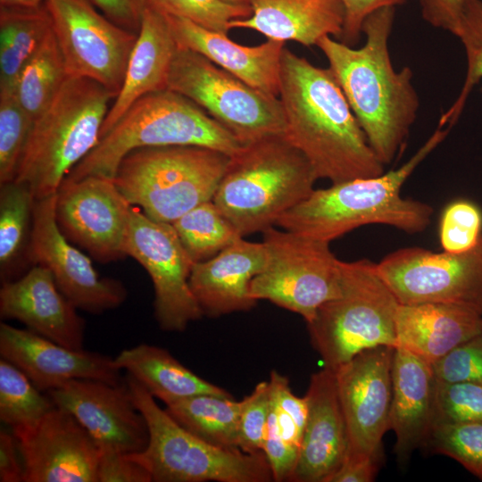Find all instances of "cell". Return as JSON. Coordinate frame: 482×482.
<instances>
[{
    "instance_id": "ac0fdd59",
    "label": "cell",
    "mask_w": 482,
    "mask_h": 482,
    "mask_svg": "<svg viewBox=\"0 0 482 482\" xmlns=\"http://www.w3.org/2000/svg\"><path fill=\"white\" fill-rule=\"evenodd\" d=\"M23 482H98L100 448L65 409L54 405L36 425L12 431Z\"/></svg>"
},
{
    "instance_id": "2e32d148",
    "label": "cell",
    "mask_w": 482,
    "mask_h": 482,
    "mask_svg": "<svg viewBox=\"0 0 482 482\" xmlns=\"http://www.w3.org/2000/svg\"><path fill=\"white\" fill-rule=\"evenodd\" d=\"M55 194L35 200L29 259L51 272L59 290L78 309L102 314L127 299L125 286L101 277L91 260L61 232L55 220Z\"/></svg>"
},
{
    "instance_id": "bcb514c9",
    "label": "cell",
    "mask_w": 482,
    "mask_h": 482,
    "mask_svg": "<svg viewBox=\"0 0 482 482\" xmlns=\"http://www.w3.org/2000/svg\"><path fill=\"white\" fill-rule=\"evenodd\" d=\"M345 7V24L341 36L343 43L352 46L359 42L366 18L386 6H397L405 0H341Z\"/></svg>"
},
{
    "instance_id": "f907efd6",
    "label": "cell",
    "mask_w": 482,
    "mask_h": 482,
    "mask_svg": "<svg viewBox=\"0 0 482 482\" xmlns=\"http://www.w3.org/2000/svg\"><path fill=\"white\" fill-rule=\"evenodd\" d=\"M466 0H420L423 19L453 34Z\"/></svg>"
},
{
    "instance_id": "7402d4cb",
    "label": "cell",
    "mask_w": 482,
    "mask_h": 482,
    "mask_svg": "<svg viewBox=\"0 0 482 482\" xmlns=\"http://www.w3.org/2000/svg\"><path fill=\"white\" fill-rule=\"evenodd\" d=\"M308 416L295 471L290 481L327 482L348 451V434L335 371L312 374L304 396Z\"/></svg>"
},
{
    "instance_id": "ee69618b",
    "label": "cell",
    "mask_w": 482,
    "mask_h": 482,
    "mask_svg": "<svg viewBox=\"0 0 482 482\" xmlns=\"http://www.w3.org/2000/svg\"><path fill=\"white\" fill-rule=\"evenodd\" d=\"M262 450L269 461L273 479L290 480L297 464L300 449L287 443L280 436L270 409Z\"/></svg>"
},
{
    "instance_id": "7a4b0ae2",
    "label": "cell",
    "mask_w": 482,
    "mask_h": 482,
    "mask_svg": "<svg viewBox=\"0 0 482 482\" xmlns=\"http://www.w3.org/2000/svg\"><path fill=\"white\" fill-rule=\"evenodd\" d=\"M395 13L394 6L370 13L362 25L366 41L360 48L330 36L317 43L384 166L390 164L405 145L420 106L411 70L403 67L396 71L391 62L388 40Z\"/></svg>"
},
{
    "instance_id": "681fc988",
    "label": "cell",
    "mask_w": 482,
    "mask_h": 482,
    "mask_svg": "<svg viewBox=\"0 0 482 482\" xmlns=\"http://www.w3.org/2000/svg\"><path fill=\"white\" fill-rule=\"evenodd\" d=\"M379 457L346 453L342 464L327 482H370L378 472Z\"/></svg>"
},
{
    "instance_id": "277c9868",
    "label": "cell",
    "mask_w": 482,
    "mask_h": 482,
    "mask_svg": "<svg viewBox=\"0 0 482 482\" xmlns=\"http://www.w3.org/2000/svg\"><path fill=\"white\" fill-rule=\"evenodd\" d=\"M317 179L298 149L284 136H272L229 156L212 202L245 237L273 227L312 193Z\"/></svg>"
},
{
    "instance_id": "52a82bcc",
    "label": "cell",
    "mask_w": 482,
    "mask_h": 482,
    "mask_svg": "<svg viewBox=\"0 0 482 482\" xmlns=\"http://www.w3.org/2000/svg\"><path fill=\"white\" fill-rule=\"evenodd\" d=\"M229 161V155L204 146L140 147L122 158L113 180L132 206L172 224L212 200Z\"/></svg>"
},
{
    "instance_id": "5bb4252c",
    "label": "cell",
    "mask_w": 482,
    "mask_h": 482,
    "mask_svg": "<svg viewBox=\"0 0 482 482\" xmlns=\"http://www.w3.org/2000/svg\"><path fill=\"white\" fill-rule=\"evenodd\" d=\"M125 254L146 270L154 291V317L161 329L180 332L204 313L190 286L191 260L170 223L148 218L133 206Z\"/></svg>"
},
{
    "instance_id": "1f68e13d",
    "label": "cell",
    "mask_w": 482,
    "mask_h": 482,
    "mask_svg": "<svg viewBox=\"0 0 482 482\" xmlns=\"http://www.w3.org/2000/svg\"><path fill=\"white\" fill-rule=\"evenodd\" d=\"M164 409L199 438L222 448L239 449L240 401L232 396L197 395L169 403Z\"/></svg>"
},
{
    "instance_id": "6da1fadb",
    "label": "cell",
    "mask_w": 482,
    "mask_h": 482,
    "mask_svg": "<svg viewBox=\"0 0 482 482\" xmlns=\"http://www.w3.org/2000/svg\"><path fill=\"white\" fill-rule=\"evenodd\" d=\"M284 137L332 184L385 172L332 71L284 48L279 93Z\"/></svg>"
},
{
    "instance_id": "9c48e42d",
    "label": "cell",
    "mask_w": 482,
    "mask_h": 482,
    "mask_svg": "<svg viewBox=\"0 0 482 482\" xmlns=\"http://www.w3.org/2000/svg\"><path fill=\"white\" fill-rule=\"evenodd\" d=\"M340 269L341 295L321 305L307 323L313 348L332 370L366 349L396 346L399 302L379 276L377 263L341 261Z\"/></svg>"
},
{
    "instance_id": "f5cc1de1",
    "label": "cell",
    "mask_w": 482,
    "mask_h": 482,
    "mask_svg": "<svg viewBox=\"0 0 482 482\" xmlns=\"http://www.w3.org/2000/svg\"><path fill=\"white\" fill-rule=\"evenodd\" d=\"M44 0H0L2 7L29 8L44 4Z\"/></svg>"
},
{
    "instance_id": "f546056e",
    "label": "cell",
    "mask_w": 482,
    "mask_h": 482,
    "mask_svg": "<svg viewBox=\"0 0 482 482\" xmlns=\"http://www.w3.org/2000/svg\"><path fill=\"white\" fill-rule=\"evenodd\" d=\"M53 30L46 2L37 7L0 6V91H13L26 62Z\"/></svg>"
},
{
    "instance_id": "8d00e7d4",
    "label": "cell",
    "mask_w": 482,
    "mask_h": 482,
    "mask_svg": "<svg viewBox=\"0 0 482 482\" xmlns=\"http://www.w3.org/2000/svg\"><path fill=\"white\" fill-rule=\"evenodd\" d=\"M34 121L13 91H0V184L14 180Z\"/></svg>"
},
{
    "instance_id": "7c38bea8",
    "label": "cell",
    "mask_w": 482,
    "mask_h": 482,
    "mask_svg": "<svg viewBox=\"0 0 482 482\" xmlns=\"http://www.w3.org/2000/svg\"><path fill=\"white\" fill-rule=\"evenodd\" d=\"M68 76L95 80L117 96L137 33L96 11L90 0H46Z\"/></svg>"
},
{
    "instance_id": "7bdbcfd3",
    "label": "cell",
    "mask_w": 482,
    "mask_h": 482,
    "mask_svg": "<svg viewBox=\"0 0 482 482\" xmlns=\"http://www.w3.org/2000/svg\"><path fill=\"white\" fill-rule=\"evenodd\" d=\"M436 381L482 384V333L432 363Z\"/></svg>"
},
{
    "instance_id": "74e56055",
    "label": "cell",
    "mask_w": 482,
    "mask_h": 482,
    "mask_svg": "<svg viewBox=\"0 0 482 482\" xmlns=\"http://www.w3.org/2000/svg\"><path fill=\"white\" fill-rule=\"evenodd\" d=\"M424 445L455 460L482 480V422L436 424Z\"/></svg>"
},
{
    "instance_id": "5b68a950",
    "label": "cell",
    "mask_w": 482,
    "mask_h": 482,
    "mask_svg": "<svg viewBox=\"0 0 482 482\" xmlns=\"http://www.w3.org/2000/svg\"><path fill=\"white\" fill-rule=\"evenodd\" d=\"M115 97L95 80L67 76L34 121L14 180L27 185L35 200L54 195L67 174L98 144Z\"/></svg>"
},
{
    "instance_id": "ab89813d",
    "label": "cell",
    "mask_w": 482,
    "mask_h": 482,
    "mask_svg": "<svg viewBox=\"0 0 482 482\" xmlns=\"http://www.w3.org/2000/svg\"><path fill=\"white\" fill-rule=\"evenodd\" d=\"M438 236L445 252L460 253L471 250L482 237V211L470 200L450 203L442 212Z\"/></svg>"
},
{
    "instance_id": "f1b7e54d",
    "label": "cell",
    "mask_w": 482,
    "mask_h": 482,
    "mask_svg": "<svg viewBox=\"0 0 482 482\" xmlns=\"http://www.w3.org/2000/svg\"><path fill=\"white\" fill-rule=\"evenodd\" d=\"M114 361L164 404L203 394L232 396L185 367L166 349L155 345L139 344L123 349Z\"/></svg>"
},
{
    "instance_id": "4dcf8cb0",
    "label": "cell",
    "mask_w": 482,
    "mask_h": 482,
    "mask_svg": "<svg viewBox=\"0 0 482 482\" xmlns=\"http://www.w3.org/2000/svg\"><path fill=\"white\" fill-rule=\"evenodd\" d=\"M35 199L29 187L12 180L0 184V276L2 284L28 270Z\"/></svg>"
},
{
    "instance_id": "c3c4849f",
    "label": "cell",
    "mask_w": 482,
    "mask_h": 482,
    "mask_svg": "<svg viewBox=\"0 0 482 482\" xmlns=\"http://www.w3.org/2000/svg\"><path fill=\"white\" fill-rule=\"evenodd\" d=\"M103 14L117 25L138 33L144 0H90Z\"/></svg>"
},
{
    "instance_id": "4316f807",
    "label": "cell",
    "mask_w": 482,
    "mask_h": 482,
    "mask_svg": "<svg viewBox=\"0 0 482 482\" xmlns=\"http://www.w3.org/2000/svg\"><path fill=\"white\" fill-rule=\"evenodd\" d=\"M252 14L233 20L229 29H253L268 39L317 46L326 36L341 37L345 7L341 0H251Z\"/></svg>"
},
{
    "instance_id": "30bf717a",
    "label": "cell",
    "mask_w": 482,
    "mask_h": 482,
    "mask_svg": "<svg viewBox=\"0 0 482 482\" xmlns=\"http://www.w3.org/2000/svg\"><path fill=\"white\" fill-rule=\"evenodd\" d=\"M167 89L196 104L242 145L284 136L285 117L278 96L251 87L192 50L177 47Z\"/></svg>"
},
{
    "instance_id": "f35d334b",
    "label": "cell",
    "mask_w": 482,
    "mask_h": 482,
    "mask_svg": "<svg viewBox=\"0 0 482 482\" xmlns=\"http://www.w3.org/2000/svg\"><path fill=\"white\" fill-rule=\"evenodd\" d=\"M148 6L162 14L188 20L203 28L228 34L233 20L251 16L250 5H239L222 0H144Z\"/></svg>"
},
{
    "instance_id": "b9f144b4",
    "label": "cell",
    "mask_w": 482,
    "mask_h": 482,
    "mask_svg": "<svg viewBox=\"0 0 482 482\" xmlns=\"http://www.w3.org/2000/svg\"><path fill=\"white\" fill-rule=\"evenodd\" d=\"M270 409L269 381L258 383L253 392L240 401L239 449L241 451L249 453L262 451Z\"/></svg>"
},
{
    "instance_id": "44dd1931",
    "label": "cell",
    "mask_w": 482,
    "mask_h": 482,
    "mask_svg": "<svg viewBox=\"0 0 482 482\" xmlns=\"http://www.w3.org/2000/svg\"><path fill=\"white\" fill-rule=\"evenodd\" d=\"M59 290L51 272L33 265L21 277L2 284L0 315L63 346L84 349L85 320Z\"/></svg>"
},
{
    "instance_id": "8fae6325",
    "label": "cell",
    "mask_w": 482,
    "mask_h": 482,
    "mask_svg": "<svg viewBox=\"0 0 482 482\" xmlns=\"http://www.w3.org/2000/svg\"><path fill=\"white\" fill-rule=\"evenodd\" d=\"M262 234L267 262L250 284V297L311 322L321 305L342 294L341 261L328 242L274 227Z\"/></svg>"
},
{
    "instance_id": "d6a6232c",
    "label": "cell",
    "mask_w": 482,
    "mask_h": 482,
    "mask_svg": "<svg viewBox=\"0 0 482 482\" xmlns=\"http://www.w3.org/2000/svg\"><path fill=\"white\" fill-rule=\"evenodd\" d=\"M67 76L53 29L21 70L13 90L16 99L36 120L51 104Z\"/></svg>"
},
{
    "instance_id": "cb8c5ba5",
    "label": "cell",
    "mask_w": 482,
    "mask_h": 482,
    "mask_svg": "<svg viewBox=\"0 0 482 482\" xmlns=\"http://www.w3.org/2000/svg\"><path fill=\"white\" fill-rule=\"evenodd\" d=\"M163 15L179 47L196 52L251 87L278 96L285 42L268 39L255 46H242L225 33L184 18Z\"/></svg>"
},
{
    "instance_id": "3957f363",
    "label": "cell",
    "mask_w": 482,
    "mask_h": 482,
    "mask_svg": "<svg viewBox=\"0 0 482 482\" xmlns=\"http://www.w3.org/2000/svg\"><path fill=\"white\" fill-rule=\"evenodd\" d=\"M448 132L449 128L438 126L397 169L376 177L353 179L314 189L306 199L283 213L276 224L283 229L328 243L369 224L386 225L408 234L424 231L430 224L433 208L426 203L404 198L401 188Z\"/></svg>"
},
{
    "instance_id": "db71d44e",
    "label": "cell",
    "mask_w": 482,
    "mask_h": 482,
    "mask_svg": "<svg viewBox=\"0 0 482 482\" xmlns=\"http://www.w3.org/2000/svg\"><path fill=\"white\" fill-rule=\"evenodd\" d=\"M226 3L239 5H250L251 0H222Z\"/></svg>"
},
{
    "instance_id": "7dc6e473",
    "label": "cell",
    "mask_w": 482,
    "mask_h": 482,
    "mask_svg": "<svg viewBox=\"0 0 482 482\" xmlns=\"http://www.w3.org/2000/svg\"><path fill=\"white\" fill-rule=\"evenodd\" d=\"M269 384L271 397L276 404L293 418L303 433L308 416L306 398L295 395L288 378L276 370L270 372Z\"/></svg>"
},
{
    "instance_id": "11a10c76",
    "label": "cell",
    "mask_w": 482,
    "mask_h": 482,
    "mask_svg": "<svg viewBox=\"0 0 482 482\" xmlns=\"http://www.w3.org/2000/svg\"><path fill=\"white\" fill-rule=\"evenodd\" d=\"M44 1H46V0H44Z\"/></svg>"
},
{
    "instance_id": "d590c367",
    "label": "cell",
    "mask_w": 482,
    "mask_h": 482,
    "mask_svg": "<svg viewBox=\"0 0 482 482\" xmlns=\"http://www.w3.org/2000/svg\"><path fill=\"white\" fill-rule=\"evenodd\" d=\"M453 35L461 42L467 58V72L461 92L445 112L438 126L453 125L474 87L482 79V0H466Z\"/></svg>"
},
{
    "instance_id": "d4e9b609",
    "label": "cell",
    "mask_w": 482,
    "mask_h": 482,
    "mask_svg": "<svg viewBox=\"0 0 482 482\" xmlns=\"http://www.w3.org/2000/svg\"><path fill=\"white\" fill-rule=\"evenodd\" d=\"M436 379L432 364L399 346L394 350L390 428L398 461L425 445L434 423Z\"/></svg>"
},
{
    "instance_id": "d6986e66",
    "label": "cell",
    "mask_w": 482,
    "mask_h": 482,
    "mask_svg": "<svg viewBox=\"0 0 482 482\" xmlns=\"http://www.w3.org/2000/svg\"><path fill=\"white\" fill-rule=\"evenodd\" d=\"M47 395L82 425L100 449L130 454L146 447L148 426L125 379L120 384L73 379Z\"/></svg>"
},
{
    "instance_id": "e0dca14e",
    "label": "cell",
    "mask_w": 482,
    "mask_h": 482,
    "mask_svg": "<svg viewBox=\"0 0 482 482\" xmlns=\"http://www.w3.org/2000/svg\"><path fill=\"white\" fill-rule=\"evenodd\" d=\"M394 346L366 349L335 371L348 434L347 453L380 458L390 428Z\"/></svg>"
},
{
    "instance_id": "836d02e7",
    "label": "cell",
    "mask_w": 482,
    "mask_h": 482,
    "mask_svg": "<svg viewBox=\"0 0 482 482\" xmlns=\"http://www.w3.org/2000/svg\"><path fill=\"white\" fill-rule=\"evenodd\" d=\"M171 225L194 262L214 257L242 237L212 200L194 207Z\"/></svg>"
},
{
    "instance_id": "83f0119b",
    "label": "cell",
    "mask_w": 482,
    "mask_h": 482,
    "mask_svg": "<svg viewBox=\"0 0 482 482\" xmlns=\"http://www.w3.org/2000/svg\"><path fill=\"white\" fill-rule=\"evenodd\" d=\"M177 47L165 16L145 6L122 86L104 121L100 138L140 97L167 89L168 75Z\"/></svg>"
},
{
    "instance_id": "e575fe53",
    "label": "cell",
    "mask_w": 482,
    "mask_h": 482,
    "mask_svg": "<svg viewBox=\"0 0 482 482\" xmlns=\"http://www.w3.org/2000/svg\"><path fill=\"white\" fill-rule=\"evenodd\" d=\"M54 405L19 368L0 358V420L12 431L36 425Z\"/></svg>"
},
{
    "instance_id": "8992f818",
    "label": "cell",
    "mask_w": 482,
    "mask_h": 482,
    "mask_svg": "<svg viewBox=\"0 0 482 482\" xmlns=\"http://www.w3.org/2000/svg\"><path fill=\"white\" fill-rule=\"evenodd\" d=\"M165 145L204 146L229 156L243 146L196 104L163 89L137 100L65 178L78 180L95 175L113 179L120 161L132 150Z\"/></svg>"
},
{
    "instance_id": "603a6c76",
    "label": "cell",
    "mask_w": 482,
    "mask_h": 482,
    "mask_svg": "<svg viewBox=\"0 0 482 482\" xmlns=\"http://www.w3.org/2000/svg\"><path fill=\"white\" fill-rule=\"evenodd\" d=\"M266 262L262 241L241 237L214 257L195 262L189 286L204 315L219 317L254 307L257 301L250 297V284Z\"/></svg>"
},
{
    "instance_id": "9a60e30c",
    "label": "cell",
    "mask_w": 482,
    "mask_h": 482,
    "mask_svg": "<svg viewBox=\"0 0 482 482\" xmlns=\"http://www.w3.org/2000/svg\"><path fill=\"white\" fill-rule=\"evenodd\" d=\"M132 205L114 180L87 176L66 178L55 193V220L63 236L94 260L107 263L125 254Z\"/></svg>"
},
{
    "instance_id": "60d3db41",
    "label": "cell",
    "mask_w": 482,
    "mask_h": 482,
    "mask_svg": "<svg viewBox=\"0 0 482 482\" xmlns=\"http://www.w3.org/2000/svg\"><path fill=\"white\" fill-rule=\"evenodd\" d=\"M482 422V384L436 381L434 423Z\"/></svg>"
},
{
    "instance_id": "816d5d0a",
    "label": "cell",
    "mask_w": 482,
    "mask_h": 482,
    "mask_svg": "<svg viewBox=\"0 0 482 482\" xmlns=\"http://www.w3.org/2000/svg\"><path fill=\"white\" fill-rule=\"evenodd\" d=\"M24 469L18 443L13 433L0 430V481L21 482Z\"/></svg>"
},
{
    "instance_id": "f6af8a7d",
    "label": "cell",
    "mask_w": 482,
    "mask_h": 482,
    "mask_svg": "<svg viewBox=\"0 0 482 482\" xmlns=\"http://www.w3.org/2000/svg\"><path fill=\"white\" fill-rule=\"evenodd\" d=\"M98 482H152L149 471L128 454L100 449Z\"/></svg>"
},
{
    "instance_id": "ba28073f",
    "label": "cell",
    "mask_w": 482,
    "mask_h": 482,
    "mask_svg": "<svg viewBox=\"0 0 482 482\" xmlns=\"http://www.w3.org/2000/svg\"><path fill=\"white\" fill-rule=\"evenodd\" d=\"M125 381L149 430L146 447L128 454L154 482H269L273 479L262 451L249 453L212 445L176 422L135 378Z\"/></svg>"
},
{
    "instance_id": "484cf974",
    "label": "cell",
    "mask_w": 482,
    "mask_h": 482,
    "mask_svg": "<svg viewBox=\"0 0 482 482\" xmlns=\"http://www.w3.org/2000/svg\"><path fill=\"white\" fill-rule=\"evenodd\" d=\"M482 333V311L453 303H399L395 314L396 346L431 364Z\"/></svg>"
},
{
    "instance_id": "ffe728a7",
    "label": "cell",
    "mask_w": 482,
    "mask_h": 482,
    "mask_svg": "<svg viewBox=\"0 0 482 482\" xmlns=\"http://www.w3.org/2000/svg\"><path fill=\"white\" fill-rule=\"evenodd\" d=\"M0 354L42 392L57 389L73 379L111 384L124 380L114 358L85 349H71L5 322L0 323Z\"/></svg>"
},
{
    "instance_id": "4fadbf2b",
    "label": "cell",
    "mask_w": 482,
    "mask_h": 482,
    "mask_svg": "<svg viewBox=\"0 0 482 482\" xmlns=\"http://www.w3.org/2000/svg\"><path fill=\"white\" fill-rule=\"evenodd\" d=\"M377 270L399 303H453L482 311V237L474 248L460 253L397 249L378 262Z\"/></svg>"
}]
</instances>
